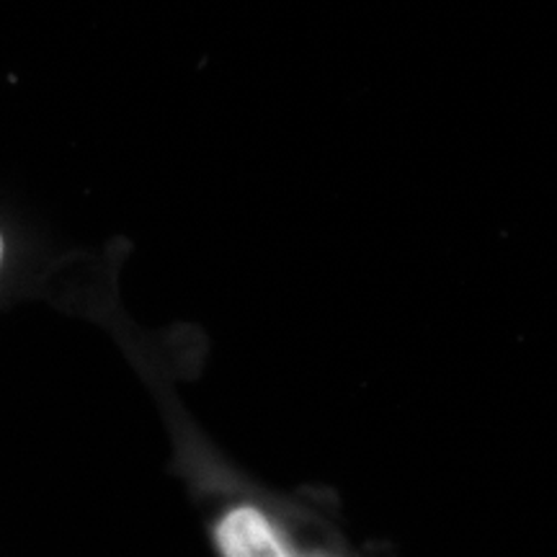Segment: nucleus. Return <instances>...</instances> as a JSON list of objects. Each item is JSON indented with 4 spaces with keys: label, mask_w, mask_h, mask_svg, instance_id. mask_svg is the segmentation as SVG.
I'll return each mask as SVG.
<instances>
[{
    "label": "nucleus",
    "mask_w": 557,
    "mask_h": 557,
    "mask_svg": "<svg viewBox=\"0 0 557 557\" xmlns=\"http://www.w3.org/2000/svg\"><path fill=\"white\" fill-rule=\"evenodd\" d=\"M212 540L220 557H325L299 547L267 506L235 498L212 519Z\"/></svg>",
    "instance_id": "nucleus-1"
},
{
    "label": "nucleus",
    "mask_w": 557,
    "mask_h": 557,
    "mask_svg": "<svg viewBox=\"0 0 557 557\" xmlns=\"http://www.w3.org/2000/svg\"><path fill=\"white\" fill-rule=\"evenodd\" d=\"M37 256L24 235L0 218V305L9 302L37 278Z\"/></svg>",
    "instance_id": "nucleus-2"
}]
</instances>
